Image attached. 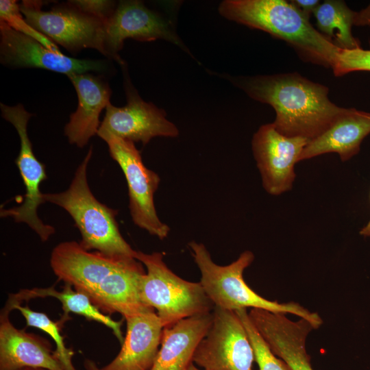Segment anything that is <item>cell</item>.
Returning a JSON list of instances; mask_svg holds the SVG:
<instances>
[{
  "mask_svg": "<svg viewBox=\"0 0 370 370\" xmlns=\"http://www.w3.org/2000/svg\"><path fill=\"white\" fill-rule=\"evenodd\" d=\"M50 265L58 280L86 295L104 314L119 313L125 319L154 310L140 299L139 284L146 272L135 258L88 251L71 241L53 249Z\"/></svg>",
  "mask_w": 370,
  "mask_h": 370,
  "instance_id": "6da1fadb",
  "label": "cell"
},
{
  "mask_svg": "<svg viewBox=\"0 0 370 370\" xmlns=\"http://www.w3.org/2000/svg\"><path fill=\"white\" fill-rule=\"evenodd\" d=\"M238 84L251 98L274 108L273 124L286 136L312 140L345 109L329 99L328 87L295 73L245 78Z\"/></svg>",
  "mask_w": 370,
  "mask_h": 370,
  "instance_id": "7a4b0ae2",
  "label": "cell"
},
{
  "mask_svg": "<svg viewBox=\"0 0 370 370\" xmlns=\"http://www.w3.org/2000/svg\"><path fill=\"white\" fill-rule=\"evenodd\" d=\"M225 18L266 32L291 45L307 61L332 67L341 48L316 29L291 1L227 0L219 8Z\"/></svg>",
  "mask_w": 370,
  "mask_h": 370,
  "instance_id": "3957f363",
  "label": "cell"
},
{
  "mask_svg": "<svg viewBox=\"0 0 370 370\" xmlns=\"http://www.w3.org/2000/svg\"><path fill=\"white\" fill-rule=\"evenodd\" d=\"M188 247L201 273L199 282L214 307L231 311L251 308L292 314L308 321L314 329L322 325L323 320L318 313L297 302L279 303L266 299L248 286L243 275L254 260L251 251H244L231 264L220 266L212 260L203 243L191 241Z\"/></svg>",
  "mask_w": 370,
  "mask_h": 370,
  "instance_id": "277c9868",
  "label": "cell"
},
{
  "mask_svg": "<svg viewBox=\"0 0 370 370\" xmlns=\"http://www.w3.org/2000/svg\"><path fill=\"white\" fill-rule=\"evenodd\" d=\"M92 154L90 147L76 169L69 187L57 193H44L45 202L65 210L79 230L81 245L110 256L135 258L134 250L122 236L116 216V210L101 203L91 192L87 180V167Z\"/></svg>",
  "mask_w": 370,
  "mask_h": 370,
  "instance_id": "5b68a950",
  "label": "cell"
},
{
  "mask_svg": "<svg viewBox=\"0 0 370 370\" xmlns=\"http://www.w3.org/2000/svg\"><path fill=\"white\" fill-rule=\"evenodd\" d=\"M136 259L147 269L139 284L140 299L157 311L164 327L213 311L214 306L200 282H188L177 276L166 266L162 253L136 251Z\"/></svg>",
  "mask_w": 370,
  "mask_h": 370,
  "instance_id": "8992f818",
  "label": "cell"
},
{
  "mask_svg": "<svg viewBox=\"0 0 370 370\" xmlns=\"http://www.w3.org/2000/svg\"><path fill=\"white\" fill-rule=\"evenodd\" d=\"M42 1H23L20 10L25 21L54 43L72 53L94 49L107 57L105 22L79 10L69 1L42 10Z\"/></svg>",
  "mask_w": 370,
  "mask_h": 370,
  "instance_id": "52a82bcc",
  "label": "cell"
},
{
  "mask_svg": "<svg viewBox=\"0 0 370 370\" xmlns=\"http://www.w3.org/2000/svg\"><path fill=\"white\" fill-rule=\"evenodd\" d=\"M2 117L16 129L20 138V150L15 163L25 186L23 199L17 206L1 209V218L10 217L16 223H25L43 242L55 233V228L44 222L38 215V208L45 201L40 186L47 180L45 166L34 155L27 134V123L32 114L21 103L14 106L0 103Z\"/></svg>",
  "mask_w": 370,
  "mask_h": 370,
  "instance_id": "ba28073f",
  "label": "cell"
},
{
  "mask_svg": "<svg viewBox=\"0 0 370 370\" xmlns=\"http://www.w3.org/2000/svg\"><path fill=\"white\" fill-rule=\"evenodd\" d=\"M100 138L108 145L110 156L125 175L134 223L151 235L164 239L170 228L160 220L153 201L160 181L159 175L145 166L134 143L109 134Z\"/></svg>",
  "mask_w": 370,
  "mask_h": 370,
  "instance_id": "9c48e42d",
  "label": "cell"
},
{
  "mask_svg": "<svg viewBox=\"0 0 370 370\" xmlns=\"http://www.w3.org/2000/svg\"><path fill=\"white\" fill-rule=\"evenodd\" d=\"M212 316L194 353V364L206 370H253V348L236 312L214 307Z\"/></svg>",
  "mask_w": 370,
  "mask_h": 370,
  "instance_id": "30bf717a",
  "label": "cell"
},
{
  "mask_svg": "<svg viewBox=\"0 0 370 370\" xmlns=\"http://www.w3.org/2000/svg\"><path fill=\"white\" fill-rule=\"evenodd\" d=\"M0 61L11 69L36 68L69 76L108 70L106 61L77 59L54 52L38 40L0 22Z\"/></svg>",
  "mask_w": 370,
  "mask_h": 370,
  "instance_id": "8fae6325",
  "label": "cell"
},
{
  "mask_svg": "<svg viewBox=\"0 0 370 370\" xmlns=\"http://www.w3.org/2000/svg\"><path fill=\"white\" fill-rule=\"evenodd\" d=\"M310 140L280 134L273 123L262 125L254 135L252 150L262 186L271 195L291 190L296 175L295 165Z\"/></svg>",
  "mask_w": 370,
  "mask_h": 370,
  "instance_id": "7c38bea8",
  "label": "cell"
},
{
  "mask_svg": "<svg viewBox=\"0 0 370 370\" xmlns=\"http://www.w3.org/2000/svg\"><path fill=\"white\" fill-rule=\"evenodd\" d=\"M127 103L116 107L110 103L97 135L109 134L127 140L147 145L156 136L176 137L177 127L166 119V113L152 103L143 101L130 81L125 84Z\"/></svg>",
  "mask_w": 370,
  "mask_h": 370,
  "instance_id": "4fadbf2b",
  "label": "cell"
},
{
  "mask_svg": "<svg viewBox=\"0 0 370 370\" xmlns=\"http://www.w3.org/2000/svg\"><path fill=\"white\" fill-rule=\"evenodd\" d=\"M126 38L149 42L157 39L170 41L186 49L172 29L161 15L147 8L140 1H121L105 23V45L107 58L123 65L119 55Z\"/></svg>",
  "mask_w": 370,
  "mask_h": 370,
  "instance_id": "5bb4252c",
  "label": "cell"
},
{
  "mask_svg": "<svg viewBox=\"0 0 370 370\" xmlns=\"http://www.w3.org/2000/svg\"><path fill=\"white\" fill-rule=\"evenodd\" d=\"M68 77L76 90L78 106L71 114L64 132L71 144L83 147L97 134L100 114L110 103L112 90L102 75L86 73Z\"/></svg>",
  "mask_w": 370,
  "mask_h": 370,
  "instance_id": "9a60e30c",
  "label": "cell"
},
{
  "mask_svg": "<svg viewBox=\"0 0 370 370\" xmlns=\"http://www.w3.org/2000/svg\"><path fill=\"white\" fill-rule=\"evenodd\" d=\"M10 313L0 314V370L23 367L65 370L46 338L17 329L10 321Z\"/></svg>",
  "mask_w": 370,
  "mask_h": 370,
  "instance_id": "2e32d148",
  "label": "cell"
},
{
  "mask_svg": "<svg viewBox=\"0 0 370 370\" xmlns=\"http://www.w3.org/2000/svg\"><path fill=\"white\" fill-rule=\"evenodd\" d=\"M121 349L102 370H149L160 349L164 326L154 310L129 316Z\"/></svg>",
  "mask_w": 370,
  "mask_h": 370,
  "instance_id": "e0dca14e",
  "label": "cell"
},
{
  "mask_svg": "<svg viewBox=\"0 0 370 370\" xmlns=\"http://www.w3.org/2000/svg\"><path fill=\"white\" fill-rule=\"evenodd\" d=\"M370 134V112L345 108L319 136L310 140L299 161L328 153H336L345 162L356 155Z\"/></svg>",
  "mask_w": 370,
  "mask_h": 370,
  "instance_id": "ac0fdd59",
  "label": "cell"
},
{
  "mask_svg": "<svg viewBox=\"0 0 370 370\" xmlns=\"http://www.w3.org/2000/svg\"><path fill=\"white\" fill-rule=\"evenodd\" d=\"M212 312L183 319L164 327L156 360L149 370H186L212 323Z\"/></svg>",
  "mask_w": 370,
  "mask_h": 370,
  "instance_id": "d6986e66",
  "label": "cell"
},
{
  "mask_svg": "<svg viewBox=\"0 0 370 370\" xmlns=\"http://www.w3.org/2000/svg\"><path fill=\"white\" fill-rule=\"evenodd\" d=\"M314 330L306 319H289L283 314L271 316L260 332L273 353L292 370H313L306 347L308 334Z\"/></svg>",
  "mask_w": 370,
  "mask_h": 370,
  "instance_id": "ffe728a7",
  "label": "cell"
},
{
  "mask_svg": "<svg viewBox=\"0 0 370 370\" xmlns=\"http://www.w3.org/2000/svg\"><path fill=\"white\" fill-rule=\"evenodd\" d=\"M51 297L62 304L63 315L60 322L63 325L68 319L69 313L84 316L90 321H95L109 328L122 345L124 337L121 331L122 321H115L110 315L103 313L95 306L86 295L75 291L69 284H64L62 291H57L54 286L23 289L9 295L3 308L8 312L16 304L37 297Z\"/></svg>",
  "mask_w": 370,
  "mask_h": 370,
  "instance_id": "44dd1931",
  "label": "cell"
},
{
  "mask_svg": "<svg viewBox=\"0 0 370 370\" xmlns=\"http://www.w3.org/2000/svg\"><path fill=\"white\" fill-rule=\"evenodd\" d=\"M319 32L341 49L361 47L352 34V27L358 24V12L352 11L343 1L327 0L320 3L314 12Z\"/></svg>",
  "mask_w": 370,
  "mask_h": 370,
  "instance_id": "7402d4cb",
  "label": "cell"
},
{
  "mask_svg": "<svg viewBox=\"0 0 370 370\" xmlns=\"http://www.w3.org/2000/svg\"><path fill=\"white\" fill-rule=\"evenodd\" d=\"M14 309L18 310L26 321V327H35L47 333L56 343L55 354L61 362L65 370H76L72 362L74 352L65 346L63 336L60 334L62 324L59 321L54 322L43 312H36L27 306L21 304L14 306Z\"/></svg>",
  "mask_w": 370,
  "mask_h": 370,
  "instance_id": "603a6c76",
  "label": "cell"
},
{
  "mask_svg": "<svg viewBox=\"0 0 370 370\" xmlns=\"http://www.w3.org/2000/svg\"><path fill=\"white\" fill-rule=\"evenodd\" d=\"M241 319L253 348L254 359L259 370H292L281 358L276 356L253 324L247 309L235 311Z\"/></svg>",
  "mask_w": 370,
  "mask_h": 370,
  "instance_id": "cb8c5ba5",
  "label": "cell"
},
{
  "mask_svg": "<svg viewBox=\"0 0 370 370\" xmlns=\"http://www.w3.org/2000/svg\"><path fill=\"white\" fill-rule=\"evenodd\" d=\"M0 22L12 29L33 38L49 49L62 53L58 47L49 38L32 27L23 17L19 3L15 0L0 1Z\"/></svg>",
  "mask_w": 370,
  "mask_h": 370,
  "instance_id": "d4e9b609",
  "label": "cell"
},
{
  "mask_svg": "<svg viewBox=\"0 0 370 370\" xmlns=\"http://www.w3.org/2000/svg\"><path fill=\"white\" fill-rule=\"evenodd\" d=\"M332 69L336 76L354 71H370V50L362 47L340 49Z\"/></svg>",
  "mask_w": 370,
  "mask_h": 370,
  "instance_id": "484cf974",
  "label": "cell"
},
{
  "mask_svg": "<svg viewBox=\"0 0 370 370\" xmlns=\"http://www.w3.org/2000/svg\"><path fill=\"white\" fill-rule=\"evenodd\" d=\"M81 11L98 18L105 23L115 10V3L106 0H75L69 1Z\"/></svg>",
  "mask_w": 370,
  "mask_h": 370,
  "instance_id": "4316f807",
  "label": "cell"
},
{
  "mask_svg": "<svg viewBox=\"0 0 370 370\" xmlns=\"http://www.w3.org/2000/svg\"><path fill=\"white\" fill-rule=\"evenodd\" d=\"M304 14L310 18L320 4L318 0H294L291 1Z\"/></svg>",
  "mask_w": 370,
  "mask_h": 370,
  "instance_id": "83f0119b",
  "label": "cell"
},
{
  "mask_svg": "<svg viewBox=\"0 0 370 370\" xmlns=\"http://www.w3.org/2000/svg\"><path fill=\"white\" fill-rule=\"evenodd\" d=\"M84 366L86 370H102L97 366L95 362L90 359H85Z\"/></svg>",
  "mask_w": 370,
  "mask_h": 370,
  "instance_id": "f1b7e54d",
  "label": "cell"
},
{
  "mask_svg": "<svg viewBox=\"0 0 370 370\" xmlns=\"http://www.w3.org/2000/svg\"><path fill=\"white\" fill-rule=\"evenodd\" d=\"M360 234L364 236H370V221L361 229Z\"/></svg>",
  "mask_w": 370,
  "mask_h": 370,
  "instance_id": "f546056e",
  "label": "cell"
},
{
  "mask_svg": "<svg viewBox=\"0 0 370 370\" xmlns=\"http://www.w3.org/2000/svg\"><path fill=\"white\" fill-rule=\"evenodd\" d=\"M186 370H206V369H201L198 368L195 365L194 362H193L188 365V367L186 368Z\"/></svg>",
  "mask_w": 370,
  "mask_h": 370,
  "instance_id": "4dcf8cb0",
  "label": "cell"
},
{
  "mask_svg": "<svg viewBox=\"0 0 370 370\" xmlns=\"http://www.w3.org/2000/svg\"><path fill=\"white\" fill-rule=\"evenodd\" d=\"M17 370H48L42 368H35V367H23Z\"/></svg>",
  "mask_w": 370,
  "mask_h": 370,
  "instance_id": "1f68e13d",
  "label": "cell"
}]
</instances>
